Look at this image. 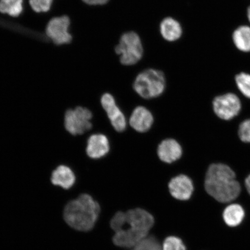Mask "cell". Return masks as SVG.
<instances>
[{
    "label": "cell",
    "instance_id": "17",
    "mask_svg": "<svg viewBox=\"0 0 250 250\" xmlns=\"http://www.w3.org/2000/svg\"><path fill=\"white\" fill-rule=\"evenodd\" d=\"M233 40L234 44L240 51H250V27L240 26L234 31Z\"/></svg>",
    "mask_w": 250,
    "mask_h": 250
},
{
    "label": "cell",
    "instance_id": "11",
    "mask_svg": "<svg viewBox=\"0 0 250 250\" xmlns=\"http://www.w3.org/2000/svg\"><path fill=\"white\" fill-rule=\"evenodd\" d=\"M109 150L108 140L103 134H93L87 140L86 153L90 158H101L108 154Z\"/></svg>",
    "mask_w": 250,
    "mask_h": 250
},
{
    "label": "cell",
    "instance_id": "26",
    "mask_svg": "<svg viewBox=\"0 0 250 250\" xmlns=\"http://www.w3.org/2000/svg\"><path fill=\"white\" fill-rule=\"evenodd\" d=\"M248 15L249 20L250 21V7L248 9Z\"/></svg>",
    "mask_w": 250,
    "mask_h": 250
},
{
    "label": "cell",
    "instance_id": "10",
    "mask_svg": "<svg viewBox=\"0 0 250 250\" xmlns=\"http://www.w3.org/2000/svg\"><path fill=\"white\" fill-rule=\"evenodd\" d=\"M171 195L180 201L190 199L193 192V184L190 178L186 175H179L172 179L168 184Z\"/></svg>",
    "mask_w": 250,
    "mask_h": 250
},
{
    "label": "cell",
    "instance_id": "2",
    "mask_svg": "<svg viewBox=\"0 0 250 250\" xmlns=\"http://www.w3.org/2000/svg\"><path fill=\"white\" fill-rule=\"evenodd\" d=\"M236 178L235 173L229 166L223 164H212L206 174V192L219 202H232L241 192V186Z\"/></svg>",
    "mask_w": 250,
    "mask_h": 250
},
{
    "label": "cell",
    "instance_id": "4",
    "mask_svg": "<svg viewBox=\"0 0 250 250\" xmlns=\"http://www.w3.org/2000/svg\"><path fill=\"white\" fill-rule=\"evenodd\" d=\"M166 87L164 74L161 71L148 69L142 72L136 78L133 87L143 98L149 99L162 95Z\"/></svg>",
    "mask_w": 250,
    "mask_h": 250
},
{
    "label": "cell",
    "instance_id": "25",
    "mask_svg": "<svg viewBox=\"0 0 250 250\" xmlns=\"http://www.w3.org/2000/svg\"><path fill=\"white\" fill-rule=\"evenodd\" d=\"M245 186L247 190H248V192L250 195V174L248 176V177L246 178L245 180Z\"/></svg>",
    "mask_w": 250,
    "mask_h": 250
},
{
    "label": "cell",
    "instance_id": "5",
    "mask_svg": "<svg viewBox=\"0 0 250 250\" xmlns=\"http://www.w3.org/2000/svg\"><path fill=\"white\" fill-rule=\"evenodd\" d=\"M115 52L120 55L122 64L132 65L137 63L143 55L142 41L138 34L132 31L124 34L115 47Z\"/></svg>",
    "mask_w": 250,
    "mask_h": 250
},
{
    "label": "cell",
    "instance_id": "18",
    "mask_svg": "<svg viewBox=\"0 0 250 250\" xmlns=\"http://www.w3.org/2000/svg\"><path fill=\"white\" fill-rule=\"evenodd\" d=\"M23 0H0V12L18 17L23 11Z\"/></svg>",
    "mask_w": 250,
    "mask_h": 250
},
{
    "label": "cell",
    "instance_id": "19",
    "mask_svg": "<svg viewBox=\"0 0 250 250\" xmlns=\"http://www.w3.org/2000/svg\"><path fill=\"white\" fill-rule=\"evenodd\" d=\"M132 250H162V247L154 237L146 236L133 247Z\"/></svg>",
    "mask_w": 250,
    "mask_h": 250
},
{
    "label": "cell",
    "instance_id": "16",
    "mask_svg": "<svg viewBox=\"0 0 250 250\" xmlns=\"http://www.w3.org/2000/svg\"><path fill=\"white\" fill-rule=\"evenodd\" d=\"M245 210L239 204L228 206L223 212L224 221L229 227H236L242 223L245 217Z\"/></svg>",
    "mask_w": 250,
    "mask_h": 250
},
{
    "label": "cell",
    "instance_id": "22",
    "mask_svg": "<svg viewBox=\"0 0 250 250\" xmlns=\"http://www.w3.org/2000/svg\"><path fill=\"white\" fill-rule=\"evenodd\" d=\"M53 0H29V4L36 12H46L51 8Z\"/></svg>",
    "mask_w": 250,
    "mask_h": 250
},
{
    "label": "cell",
    "instance_id": "23",
    "mask_svg": "<svg viewBox=\"0 0 250 250\" xmlns=\"http://www.w3.org/2000/svg\"><path fill=\"white\" fill-rule=\"evenodd\" d=\"M238 135L243 142L250 143V119L244 121L240 124Z\"/></svg>",
    "mask_w": 250,
    "mask_h": 250
},
{
    "label": "cell",
    "instance_id": "15",
    "mask_svg": "<svg viewBox=\"0 0 250 250\" xmlns=\"http://www.w3.org/2000/svg\"><path fill=\"white\" fill-rule=\"evenodd\" d=\"M162 37L168 42H175L179 39L182 34V28L179 22L172 18H167L160 25Z\"/></svg>",
    "mask_w": 250,
    "mask_h": 250
},
{
    "label": "cell",
    "instance_id": "14",
    "mask_svg": "<svg viewBox=\"0 0 250 250\" xmlns=\"http://www.w3.org/2000/svg\"><path fill=\"white\" fill-rule=\"evenodd\" d=\"M51 181L54 185L68 189L74 186L76 176L70 167L61 165L53 171Z\"/></svg>",
    "mask_w": 250,
    "mask_h": 250
},
{
    "label": "cell",
    "instance_id": "8",
    "mask_svg": "<svg viewBox=\"0 0 250 250\" xmlns=\"http://www.w3.org/2000/svg\"><path fill=\"white\" fill-rule=\"evenodd\" d=\"M70 20L67 16L52 18L47 24L46 36L56 45L69 43L73 39L68 31Z\"/></svg>",
    "mask_w": 250,
    "mask_h": 250
},
{
    "label": "cell",
    "instance_id": "21",
    "mask_svg": "<svg viewBox=\"0 0 250 250\" xmlns=\"http://www.w3.org/2000/svg\"><path fill=\"white\" fill-rule=\"evenodd\" d=\"M162 250H186V248L179 237L169 236L165 240Z\"/></svg>",
    "mask_w": 250,
    "mask_h": 250
},
{
    "label": "cell",
    "instance_id": "9",
    "mask_svg": "<svg viewBox=\"0 0 250 250\" xmlns=\"http://www.w3.org/2000/svg\"><path fill=\"white\" fill-rule=\"evenodd\" d=\"M101 103L114 129L117 132H123L126 127V119L118 107L113 96L109 93L104 94L102 97Z\"/></svg>",
    "mask_w": 250,
    "mask_h": 250
},
{
    "label": "cell",
    "instance_id": "24",
    "mask_svg": "<svg viewBox=\"0 0 250 250\" xmlns=\"http://www.w3.org/2000/svg\"><path fill=\"white\" fill-rule=\"evenodd\" d=\"M86 4L90 5H104L108 2L109 0H83Z\"/></svg>",
    "mask_w": 250,
    "mask_h": 250
},
{
    "label": "cell",
    "instance_id": "3",
    "mask_svg": "<svg viewBox=\"0 0 250 250\" xmlns=\"http://www.w3.org/2000/svg\"><path fill=\"white\" fill-rule=\"evenodd\" d=\"M101 212L99 203L91 196L81 195L65 206L63 217L73 229L87 232L93 229Z\"/></svg>",
    "mask_w": 250,
    "mask_h": 250
},
{
    "label": "cell",
    "instance_id": "20",
    "mask_svg": "<svg viewBox=\"0 0 250 250\" xmlns=\"http://www.w3.org/2000/svg\"><path fill=\"white\" fill-rule=\"evenodd\" d=\"M236 82L240 91L250 99V75L244 73L237 75Z\"/></svg>",
    "mask_w": 250,
    "mask_h": 250
},
{
    "label": "cell",
    "instance_id": "1",
    "mask_svg": "<svg viewBox=\"0 0 250 250\" xmlns=\"http://www.w3.org/2000/svg\"><path fill=\"white\" fill-rule=\"evenodd\" d=\"M111 227L115 231L113 242L124 248H133L146 236L154 224V219L142 208L126 212H118L112 217Z\"/></svg>",
    "mask_w": 250,
    "mask_h": 250
},
{
    "label": "cell",
    "instance_id": "13",
    "mask_svg": "<svg viewBox=\"0 0 250 250\" xmlns=\"http://www.w3.org/2000/svg\"><path fill=\"white\" fill-rule=\"evenodd\" d=\"M158 155L161 160L165 163H173L181 158L182 148L176 140H165L158 146Z\"/></svg>",
    "mask_w": 250,
    "mask_h": 250
},
{
    "label": "cell",
    "instance_id": "7",
    "mask_svg": "<svg viewBox=\"0 0 250 250\" xmlns=\"http://www.w3.org/2000/svg\"><path fill=\"white\" fill-rule=\"evenodd\" d=\"M212 104L217 116L226 121L236 117L242 108L241 102L238 97L231 93L216 97Z\"/></svg>",
    "mask_w": 250,
    "mask_h": 250
},
{
    "label": "cell",
    "instance_id": "12",
    "mask_svg": "<svg viewBox=\"0 0 250 250\" xmlns=\"http://www.w3.org/2000/svg\"><path fill=\"white\" fill-rule=\"evenodd\" d=\"M154 118L151 112L145 107L139 106L134 109L130 118V125L137 132L143 133L152 126Z\"/></svg>",
    "mask_w": 250,
    "mask_h": 250
},
{
    "label": "cell",
    "instance_id": "6",
    "mask_svg": "<svg viewBox=\"0 0 250 250\" xmlns=\"http://www.w3.org/2000/svg\"><path fill=\"white\" fill-rule=\"evenodd\" d=\"M91 111L88 109L77 107L68 109L65 112L64 125L65 129L72 135L83 134L91 129L92 124Z\"/></svg>",
    "mask_w": 250,
    "mask_h": 250
}]
</instances>
